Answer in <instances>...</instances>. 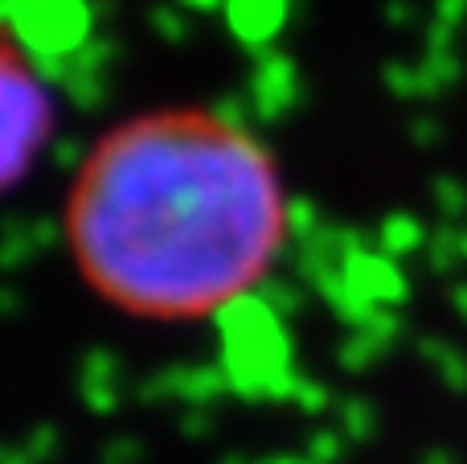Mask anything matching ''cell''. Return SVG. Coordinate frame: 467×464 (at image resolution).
<instances>
[{
	"label": "cell",
	"instance_id": "obj_1",
	"mask_svg": "<svg viewBox=\"0 0 467 464\" xmlns=\"http://www.w3.org/2000/svg\"><path fill=\"white\" fill-rule=\"evenodd\" d=\"M62 251L103 309L193 325L254 292L287 238L271 148L202 103L107 123L62 194Z\"/></svg>",
	"mask_w": 467,
	"mask_h": 464
},
{
	"label": "cell",
	"instance_id": "obj_2",
	"mask_svg": "<svg viewBox=\"0 0 467 464\" xmlns=\"http://www.w3.org/2000/svg\"><path fill=\"white\" fill-rule=\"evenodd\" d=\"M57 132V95L13 25H0V202L46 161Z\"/></svg>",
	"mask_w": 467,
	"mask_h": 464
}]
</instances>
